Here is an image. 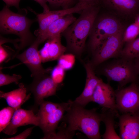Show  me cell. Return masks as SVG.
<instances>
[{"instance_id":"9","label":"cell","mask_w":139,"mask_h":139,"mask_svg":"<svg viewBox=\"0 0 139 139\" xmlns=\"http://www.w3.org/2000/svg\"><path fill=\"white\" fill-rule=\"evenodd\" d=\"M47 74L33 77L32 82L28 86H25L27 90L33 94L36 108L39 106L44 99L55 95L58 88L59 85Z\"/></svg>"},{"instance_id":"28","label":"cell","mask_w":139,"mask_h":139,"mask_svg":"<svg viewBox=\"0 0 139 139\" xmlns=\"http://www.w3.org/2000/svg\"><path fill=\"white\" fill-rule=\"evenodd\" d=\"M14 55L8 50L0 45V64L4 62H7L12 58L13 59Z\"/></svg>"},{"instance_id":"31","label":"cell","mask_w":139,"mask_h":139,"mask_svg":"<svg viewBox=\"0 0 139 139\" xmlns=\"http://www.w3.org/2000/svg\"><path fill=\"white\" fill-rule=\"evenodd\" d=\"M5 3L7 7L14 6L19 9V4L21 0H2Z\"/></svg>"},{"instance_id":"20","label":"cell","mask_w":139,"mask_h":139,"mask_svg":"<svg viewBox=\"0 0 139 139\" xmlns=\"http://www.w3.org/2000/svg\"><path fill=\"white\" fill-rule=\"evenodd\" d=\"M48 50L49 61L58 59L65 51L66 48L61 42V35H59L47 40Z\"/></svg>"},{"instance_id":"7","label":"cell","mask_w":139,"mask_h":139,"mask_svg":"<svg viewBox=\"0 0 139 139\" xmlns=\"http://www.w3.org/2000/svg\"><path fill=\"white\" fill-rule=\"evenodd\" d=\"M124 31L123 28L108 38L93 53L91 63L94 67L108 60L120 57Z\"/></svg>"},{"instance_id":"13","label":"cell","mask_w":139,"mask_h":139,"mask_svg":"<svg viewBox=\"0 0 139 139\" xmlns=\"http://www.w3.org/2000/svg\"><path fill=\"white\" fill-rule=\"evenodd\" d=\"M118 117L120 139H139V114L127 113Z\"/></svg>"},{"instance_id":"32","label":"cell","mask_w":139,"mask_h":139,"mask_svg":"<svg viewBox=\"0 0 139 139\" xmlns=\"http://www.w3.org/2000/svg\"><path fill=\"white\" fill-rule=\"evenodd\" d=\"M38 3L43 8V12H46L50 10L46 0H33Z\"/></svg>"},{"instance_id":"12","label":"cell","mask_w":139,"mask_h":139,"mask_svg":"<svg viewBox=\"0 0 139 139\" xmlns=\"http://www.w3.org/2000/svg\"><path fill=\"white\" fill-rule=\"evenodd\" d=\"M92 102L99 104L102 109H110L118 113L116 108L115 92L109 83L102 80L94 90Z\"/></svg>"},{"instance_id":"5","label":"cell","mask_w":139,"mask_h":139,"mask_svg":"<svg viewBox=\"0 0 139 139\" xmlns=\"http://www.w3.org/2000/svg\"><path fill=\"white\" fill-rule=\"evenodd\" d=\"M108 60L102 64L101 74L107 78L108 82H117L118 88L124 87L129 83L138 84V77L133 59L122 57Z\"/></svg>"},{"instance_id":"29","label":"cell","mask_w":139,"mask_h":139,"mask_svg":"<svg viewBox=\"0 0 139 139\" xmlns=\"http://www.w3.org/2000/svg\"><path fill=\"white\" fill-rule=\"evenodd\" d=\"M48 46V43L47 41L44 46L39 51L42 62L44 63L50 61Z\"/></svg>"},{"instance_id":"10","label":"cell","mask_w":139,"mask_h":139,"mask_svg":"<svg viewBox=\"0 0 139 139\" xmlns=\"http://www.w3.org/2000/svg\"><path fill=\"white\" fill-rule=\"evenodd\" d=\"M88 4L78 2L75 5L67 9L43 12L41 13H38L32 11L36 15L39 28L34 32V34L37 36L45 30L53 23L65 16L74 13H81L83 10L90 6Z\"/></svg>"},{"instance_id":"22","label":"cell","mask_w":139,"mask_h":139,"mask_svg":"<svg viewBox=\"0 0 139 139\" xmlns=\"http://www.w3.org/2000/svg\"><path fill=\"white\" fill-rule=\"evenodd\" d=\"M15 110L14 108L9 106L0 110V133L8 125Z\"/></svg>"},{"instance_id":"34","label":"cell","mask_w":139,"mask_h":139,"mask_svg":"<svg viewBox=\"0 0 139 139\" xmlns=\"http://www.w3.org/2000/svg\"><path fill=\"white\" fill-rule=\"evenodd\" d=\"M133 60L138 75V83L139 82V56L134 58Z\"/></svg>"},{"instance_id":"1","label":"cell","mask_w":139,"mask_h":139,"mask_svg":"<svg viewBox=\"0 0 139 139\" xmlns=\"http://www.w3.org/2000/svg\"><path fill=\"white\" fill-rule=\"evenodd\" d=\"M72 101L71 106L62 119L66 128L74 133L78 130L84 133L90 139L101 138L100 132L102 115L98 113L96 108L87 109Z\"/></svg>"},{"instance_id":"21","label":"cell","mask_w":139,"mask_h":139,"mask_svg":"<svg viewBox=\"0 0 139 139\" xmlns=\"http://www.w3.org/2000/svg\"><path fill=\"white\" fill-rule=\"evenodd\" d=\"M120 56L131 59L139 56V37L126 43L123 48Z\"/></svg>"},{"instance_id":"26","label":"cell","mask_w":139,"mask_h":139,"mask_svg":"<svg viewBox=\"0 0 139 139\" xmlns=\"http://www.w3.org/2000/svg\"><path fill=\"white\" fill-rule=\"evenodd\" d=\"M65 71L57 65L52 70L51 77L55 82L59 85L63 81L65 75Z\"/></svg>"},{"instance_id":"30","label":"cell","mask_w":139,"mask_h":139,"mask_svg":"<svg viewBox=\"0 0 139 139\" xmlns=\"http://www.w3.org/2000/svg\"><path fill=\"white\" fill-rule=\"evenodd\" d=\"M34 126L29 127L22 132L18 135L8 138L7 139H26L31 134L32 131Z\"/></svg>"},{"instance_id":"14","label":"cell","mask_w":139,"mask_h":139,"mask_svg":"<svg viewBox=\"0 0 139 139\" xmlns=\"http://www.w3.org/2000/svg\"><path fill=\"white\" fill-rule=\"evenodd\" d=\"M37 115L32 110H26L19 108L14 111L8 125L2 131L4 133L11 135L16 133L19 127L28 125L38 126Z\"/></svg>"},{"instance_id":"35","label":"cell","mask_w":139,"mask_h":139,"mask_svg":"<svg viewBox=\"0 0 139 139\" xmlns=\"http://www.w3.org/2000/svg\"><path fill=\"white\" fill-rule=\"evenodd\" d=\"M134 22L137 24L139 28V14L136 17Z\"/></svg>"},{"instance_id":"15","label":"cell","mask_w":139,"mask_h":139,"mask_svg":"<svg viewBox=\"0 0 139 139\" xmlns=\"http://www.w3.org/2000/svg\"><path fill=\"white\" fill-rule=\"evenodd\" d=\"M86 77L84 90L73 102L76 104L85 107L90 102H92L93 94L98 84L102 80L97 77L94 71V67L90 62L85 65Z\"/></svg>"},{"instance_id":"3","label":"cell","mask_w":139,"mask_h":139,"mask_svg":"<svg viewBox=\"0 0 139 139\" xmlns=\"http://www.w3.org/2000/svg\"><path fill=\"white\" fill-rule=\"evenodd\" d=\"M34 21L25 15L13 12L6 6L1 11V32L5 34H15L20 38V44L14 58L21 50L30 45L36 39L30 31V26Z\"/></svg>"},{"instance_id":"2","label":"cell","mask_w":139,"mask_h":139,"mask_svg":"<svg viewBox=\"0 0 139 139\" xmlns=\"http://www.w3.org/2000/svg\"><path fill=\"white\" fill-rule=\"evenodd\" d=\"M96 5L83 10L79 17L62 33L65 38L68 48L77 55H80L85 47L97 17L98 9Z\"/></svg>"},{"instance_id":"33","label":"cell","mask_w":139,"mask_h":139,"mask_svg":"<svg viewBox=\"0 0 139 139\" xmlns=\"http://www.w3.org/2000/svg\"><path fill=\"white\" fill-rule=\"evenodd\" d=\"M79 2L89 5H96L99 0H78Z\"/></svg>"},{"instance_id":"36","label":"cell","mask_w":139,"mask_h":139,"mask_svg":"<svg viewBox=\"0 0 139 139\" xmlns=\"http://www.w3.org/2000/svg\"><path fill=\"white\" fill-rule=\"evenodd\" d=\"M138 89L139 90V85H138Z\"/></svg>"},{"instance_id":"24","label":"cell","mask_w":139,"mask_h":139,"mask_svg":"<svg viewBox=\"0 0 139 139\" xmlns=\"http://www.w3.org/2000/svg\"><path fill=\"white\" fill-rule=\"evenodd\" d=\"M58 60V65L65 70L70 69L73 67L75 58V56L72 54H64Z\"/></svg>"},{"instance_id":"16","label":"cell","mask_w":139,"mask_h":139,"mask_svg":"<svg viewBox=\"0 0 139 139\" xmlns=\"http://www.w3.org/2000/svg\"><path fill=\"white\" fill-rule=\"evenodd\" d=\"M76 19L71 14L60 18L53 23L47 28L36 37L41 43L54 37L61 35Z\"/></svg>"},{"instance_id":"19","label":"cell","mask_w":139,"mask_h":139,"mask_svg":"<svg viewBox=\"0 0 139 139\" xmlns=\"http://www.w3.org/2000/svg\"><path fill=\"white\" fill-rule=\"evenodd\" d=\"M111 8L123 13H134L139 8V0H102Z\"/></svg>"},{"instance_id":"27","label":"cell","mask_w":139,"mask_h":139,"mask_svg":"<svg viewBox=\"0 0 139 139\" xmlns=\"http://www.w3.org/2000/svg\"><path fill=\"white\" fill-rule=\"evenodd\" d=\"M47 2L52 6L62 7L67 9L71 7L75 0H46Z\"/></svg>"},{"instance_id":"18","label":"cell","mask_w":139,"mask_h":139,"mask_svg":"<svg viewBox=\"0 0 139 139\" xmlns=\"http://www.w3.org/2000/svg\"><path fill=\"white\" fill-rule=\"evenodd\" d=\"M102 121L104 123L106 127L105 132L102 136L104 139H120L116 132L114 127V119L117 117L118 114L110 109H103L102 112Z\"/></svg>"},{"instance_id":"25","label":"cell","mask_w":139,"mask_h":139,"mask_svg":"<svg viewBox=\"0 0 139 139\" xmlns=\"http://www.w3.org/2000/svg\"><path fill=\"white\" fill-rule=\"evenodd\" d=\"M22 77L20 75L14 74L12 76L5 74L2 72L1 69L0 71V86L9 84L12 83L16 84L19 83V82Z\"/></svg>"},{"instance_id":"4","label":"cell","mask_w":139,"mask_h":139,"mask_svg":"<svg viewBox=\"0 0 139 139\" xmlns=\"http://www.w3.org/2000/svg\"><path fill=\"white\" fill-rule=\"evenodd\" d=\"M72 102L69 100L66 102L56 103L44 100L41 102L37 116L38 126L44 134L42 139H54L58 125Z\"/></svg>"},{"instance_id":"8","label":"cell","mask_w":139,"mask_h":139,"mask_svg":"<svg viewBox=\"0 0 139 139\" xmlns=\"http://www.w3.org/2000/svg\"><path fill=\"white\" fill-rule=\"evenodd\" d=\"M116 108L122 114H139V90L138 84L131 83L129 86L115 91Z\"/></svg>"},{"instance_id":"11","label":"cell","mask_w":139,"mask_h":139,"mask_svg":"<svg viewBox=\"0 0 139 139\" xmlns=\"http://www.w3.org/2000/svg\"><path fill=\"white\" fill-rule=\"evenodd\" d=\"M40 42L36 38L30 46L22 53L15 57L25 64L30 70L32 77L47 73L48 70L45 69L41 65L38 47Z\"/></svg>"},{"instance_id":"23","label":"cell","mask_w":139,"mask_h":139,"mask_svg":"<svg viewBox=\"0 0 139 139\" xmlns=\"http://www.w3.org/2000/svg\"><path fill=\"white\" fill-rule=\"evenodd\" d=\"M139 35V28L134 22L129 25L124 31L123 37V43H127L135 39Z\"/></svg>"},{"instance_id":"6","label":"cell","mask_w":139,"mask_h":139,"mask_svg":"<svg viewBox=\"0 0 139 139\" xmlns=\"http://www.w3.org/2000/svg\"><path fill=\"white\" fill-rule=\"evenodd\" d=\"M123 28L120 22L114 18L97 17L89 36V46L92 53L106 39Z\"/></svg>"},{"instance_id":"17","label":"cell","mask_w":139,"mask_h":139,"mask_svg":"<svg viewBox=\"0 0 139 139\" xmlns=\"http://www.w3.org/2000/svg\"><path fill=\"white\" fill-rule=\"evenodd\" d=\"M27 91L25 86L21 83L18 89L11 91L4 92L1 91L0 98L5 99L9 106L16 110L21 108V106L30 98L31 93L27 95Z\"/></svg>"}]
</instances>
